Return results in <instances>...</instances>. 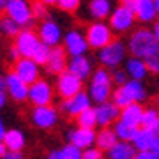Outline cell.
Returning <instances> with one entry per match:
<instances>
[{"instance_id": "obj_1", "label": "cell", "mask_w": 159, "mask_h": 159, "mask_svg": "<svg viewBox=\"0 0 159 159\" xmlns=\"http://www.w3.org/2000/svg\"><path fill=\"white\" fill-rule=\"evenodd\" d=\"M157 44L159 43H157V39H156L154 32H150V30H147V29H140L131 35L129 50H131V53H133L134 57L145 58L156 50Z\"/></svg>"}, {"instance_id": "obj_2", "label": "cell", "mask_w": 159, "mask_h": 159, "mask_svg": "<svg viewBox=\"0 0 159 159\" xmlns=\"http://www.w3.org/2000/svg\"><path fill=\"white\" fill-rule=\"evenodd\" d=\"M111 81L113 78L110 76L108 71H104V69H97L96 73L92 74V83H90V94L92 101L96 102H104L108 101L110 96H111Z\"/></svg>"}, {"instance_id": "obj_3", "label": "cell", "mask_w": 159, "mask_h": 159, "mask_svg": "<svg viewBox=\"0 0 159 159\" xmlns=\"http://www.w3.org/2000/svg\"><path fill=\"white\" fill-rule=\"evenodd\" d=\"M6 14L16 20L25 29H30L34 25L32 6H29L27 0H6Z\"/></svg>"}, {"instance_id": "obj_4", "label": "cell", "mask_w": 159, "mask_h": 159, "mask_svg": "<svg viewBox=\"0 0 159 159\" xmlns=\"http://www.w3.org/2000/svg\"><path fill=\"white\" fill-rule=\"evenodd\" d=\"M83 80L78 78L76 74H73L69 69H66L64 73L58 74V80H57V92L58 96L62 97V99H69V97L76 96L78 92H81V83Z\"/></svg>"}, {"instance_id": "obj_5", "label": "cell", "mask_w": 159, "mask_h": 159, "mask_svg": "<svg viewBox=\"0 0 159 159\" xmlns=\"http://www.w3.org/2000/svg\"><path fill=\"white\" fill-rule=\"evenodd\" d=\"M87 41H89L90 48H97V50L104 48L106 44H110V43L113 41L111 27H108L104 21L90 25L89 30H87Z\"/></svg>"}, {"instance_id": "obj_6", "label": "cell", "mask_w": 159, "mask_h": 159, "mask_svg": "<svg viewBox=\"0 0 159 159\" xmlns=\"http://www.w3.org/2000/svg\"><path fill=\"white\" fill-rule=\"evenodd\" d=\"M41 44H43V41H41L39 34H35L30 29H23L16 35V46L21 53V57H34V53Z\"/></svg>"}, {"instance_id": "obj_7", "label": "cell", "mask_w": 159, "mask_h": 159, "mask_svg": "<svg viewBox=\"0 0 159 159\" xmlns=\"http://www.w3.org/2000/svg\"><path fill=\"white\" fill-rule=\"evenodd\" d=\"M125 57V48L120 41H111L110 44H106L104 48H101V53H99V60H101L102 66L106 67H117Z\"/></svg>"}, {"instance_id": "obj_8", "label": "cell", "mask_w": 159, "mask_h": 159, "mask_svg": "<svg viewBox=\"0 0 159 159\" xmlns=\"http://www.w3.org/2000/svg\"><path fill=\"white\" fill-rule=\"evenodd\" d=\"M14 73L23 80L27 81L29 85H32L34 81L39 80V64L35 62L32 57H20L14 62Z\"/></svg>"}, {"instance_id": "obj_9", "label": "cell", "mask_w": 159, "mask_h": 159, "mask_svg": "<svg viewBox=\"0 0 159 159\" xmlns=\"http://www.w3.org/2000/svg\"><path fill=\"white\" fill-rule=\"evenodd\" d=\"M136 20V12L125 6H120L113 11V14L110 16V27L115 32H125L127 29L133 27V23Z\"/></svg>"}, {"instance_id": "obj_10", "label": "cell", "mask_w": 159, "mask_h": 159, "mask_svg": "<svg viewBox=\"0 0 159 159\" xmlns=\"http://www.w3.org/2000/svg\"><path fill=\"white\" fill-rule=\"evenodd\" d=\"M90 101H92L90 94H85V92L81 90L76 96L69 97V99H64L62 104H60V110H62L64 113H67L69 117H78L81 111L90 108Z\"/></svg>"}, {"instance_id": "obj_11", "label": "cell", "mask_w": 159, "mask_h": 159, "mask_svg": "<svg viewBox=\"0 0 159 159\" xmlns=\"http://www.w3.org/2000/svg\"><path fill=\"white\" fill-rule=\"evenodd\" d=\"M51 99H53V92H51V87L48 81L44 80H37L30 85L29 90V101L34 104V106H44V104H51Z\"/></svg>"}, {"instance_id": "obj_12", "label": "cell", "mask_w": 159, "mask_h": 159, "mask_svg": "<svg viewBox=\"0 0 159 159\" xmlns=\"http://www.w3.org/2000/svg\"><path fill=\"white\" fill-rule=\"evenodd\" d=\"M32 122L41 129H50L57 124V110L44 104V106H35L32 111Z\"/></svg>"}, {"instance_id": "obj_13", "label": "cell", "mask_w": 159, "mask_h": 159, "mask_svg": "<svg viewBox=\"0 0 159 159\" xmlns=\"http://www.w3.org/2000/svg\"><path fill=\"white\" fill-rule=\"evenodd\" d=\"M89 46L90 44H89L87 37H83L78 30H71V32H67L66 37H64V48H66V51H67L71 57L83 55Z\"/></svg>"}, {"instance_id": "obj_14", "label": "cell", "mask_w": 159, "mask_h": 159, "mask_svg": "<svg viewBox=\"0 0 159 159\" xmlns=\"http://www.w3.org/2000/svg\"><path fill=\"white\" fill-rule=\"evenodd\" d=\"M29 90H30V85L27 81H23L14 71L7 74V92L11 94V97L14 101L29 99Z\"/></svg>"}, {"instance_id": "obj_15", "label": "cell", "mask_w": 159, "mask_h": 159, "mask_svg": "<svg viewBox=\"0 0 159 159\" xmlns=\"http://www.w3.org/2000/svg\"><path fill=\"white\" fill-rule=\"evenodd\" d=\"M96 110H97V124L101 127H108L110 124H113L117 119H120V111H122L120 106L108 101L99 102V106Z\"/></svg>"}, {"instance_id": "obj_16", "label": "cell", "mask_w": 159, "mask_h": 159, "mask_svg": "<svg viewBox=\"0 0 159 159\" xmlns=\"http://www.w3.org/2000/svg\"><path fill=\"white\" fill-rule=\"evenodd\" d=\"M39 37L44 44L53 48V46H58V43H60L62 30H60V27H58L55 21L46 20V21L41 23V27H39Z\"/></svg>"}, {"instance_id": "obj_17", "label": "cell", "mask_w": 159, "mask_h": 159, "mask_svg": "<svg viewBox=\"0 0 159 159\" xmlns=\"http://www.w3.org/2000/svg\"><path fill=\"white\" fill-rule=\"evenodd\" d=\"M66 48H60V46H53L50 53V58H48V64H46V69L48 73L51 74H60L66 71L67 67V62H66Z\"/></svg>"}, {"instance_id": "obj_18", "label": "cell", "mask_w": 159, "mask_h": 159, "mask_svg": "<svg viewBox=\"0 0 159 159\" xmlns=\"http://www.w3.org/2000/svg\"><path fill=\"white\" fill-rule=\"evenodd\" d=\"M97 134L94 133L92 127H81L80 125L76 131H71L69 133V142L78 145L80 148H89L92 143H96Z\"/></svg>"}, {"instance_id": "obj_19", "label": "cell", "mask_w": 159, "mask_h": 159, "mask_svg": "<svg viewBox=\"0 0 159 159\" xmlns=\"http://www.w3.org/2000/svg\"><path fill=\"white\" fill-rule=\"evenodd\" d=\"M138 148L134 147V143L131 145L129 142L120 140L108 150V157L110 159H136Z\"/></svg>"}, {"instance_id": "obj_20", "label": "cell", "mask_w": 159, "mask_h": 159, "mask_svg": "<svg viewBox=\"0 0 159 159\" xmlns=\"http://www.w3.org/2000/svg\"><path fill=\"white\" fill-rule=\"evenodd\" d=\"M67 69L73 74H76L78 78L85 80L89 78V74L92 71V62L83 55H76V57H71V60L67 62Z\"/></svg>"}, {"instance_id": "obj_21", "label": "cell", "mask_w": 159, "mask_h": 159, "mask_svg": "<svg viewBox=\"0 0 159 159\" xmlns=\"http://www.w3.org/2000/svg\"><path fill=\"white\" fill-rule=\"evenodd\" d=\"M143 111L145 110L134 101V102H131V104H127L125 108H122V111H120V120L125 122V124H131V125H136L138 127V125H142Z\"/></svg>"}, {"instance_id": "obj_22", "label": "cell", "mask_w": 159, "mask_h": 159, "mask_svg": "<svg viewBox=\"0 0 159 159\" xmlns=\"http://www.w3.org/2000/svg\"><path fill=\"white\" fill-rule=\"evenodd\" d=\"M156 133H154V129H150V127H140L136 133V136H134V140H133V143H134V147L138 148V150H150V147H152L154 140H156Z\"/></svg>"}, {"instance_id": "obj_23", "label": "cell", "mask_w": 159, "mask_h": 159, "mask_svg": "<svg viewBox=\"0 0 159 159\" xmlns=\"http://www.w3.org/2000/svg\"><path fill=\"white\" fill-rule=\"evenodd\" d=\"M136 18L140 21L147 23L156 20L157 16V9H156V2L154 0H138V6H136Z\"/></svg>"}, {"instance_id": "obj_24", "label": "cell", "mask_w": 159, "mask_h": 159, "mask_svg": "<svg viewBox=\"0 0 159 159\" xmlns=\"http://www.w3.org/2000/svg\"><path fill=\"white\" fill-rule=\"evenodd\" d=\"M125 71H127V74H129L131 78L134 80H143L145 78V74L148 73V67L147 64H145V60L140 57H133L125 62Z\"/></svg>"}, {"instance_id": "obj_25", "label": "cell", "mask_w": 159, "mask_h": 159, "mask_svg": "<svg viewBox=\"0 0 159 159\" xmlns=\"http://www.w3.org/2000/svg\"><path fill=\"white\" fill-rule=\"evenodd\" d=\"M119 136H117V133L115 129H108V127H102L101 133H97V138H96V145L101 150H110V148L113 147L115 143H117Z\"/></svg>"}, {"instance_id": "obj_26", "label": "cell", "mask_w": 159, "mask_h": 159, "mask_svg": "<svg viewBox=\"0 0 159 159\" xmlns=\"http://www.w3.org/2000/svg\"><path fill=\"white\" fill-rule=\"evenodd\" d=\"M4 143H6L7 150H21V148L25 147V136H23L21 131L11 129V131H7L6 133Z\"/></svg>"}, {"instance_id": "obj_27", "label": "cell", "mask_w": 159, "mask_h": 159, "mask_svg": "<svg viewBox=\"0 0 159 159\" xmlns=\"http://www.w3.org/2000/svg\"><path fill=\"white\" fill-rule=\"evenodd\" d=\"M138 129H140V127L125 124L122 120H119V122L115 124V133H117V136H119V140H124V142H133L134 136H136Z\"/></svg>"}, {"instance_id": "obj_28", "label": "cell", "mask_w": 159, "mask_h": 159, "mask_svg": "<svg viewBox=\"0 0 159 159\" xmlns=\"http://www.w3.org/2000/svg\"><path fill=\"white\" fill-rule=\"evenodd\" d=\"M111 6H110V0H92L90 2V14L97 20H104L110 14Z\"/></svg>"}, {"instance_id": "obj_29", "label": "cell", "mask_w": 159, "mask_h": 159, "mask_svg": "<svg viewBox=\"0 0 159 159\" xmlns=\"http://www.w3.org/2000/svg\"><path fill=\"white\" fill-rule=\"evenodd\" d=\"M125 90L131 94V97H133V101H143L145 99V89H143L142 85V80H134V78H131L129 81H125Z\"/></svg>"}, {"instance_id": "obj_30", "label": "cell", "mask_w": 159, "mask_h": 159, "mask_svg": "<svg viewBox=\"0 0 159 159\" xmlns=\"http://www.w3.org/2000/svg\"><path fill=\"white\" fill-rule=\"evenodd\" d=\"M76 122H78V125H81V127H92V129H94V125L97 124V110L96 108H87L85 111H81V113L76 117Z\"/></svg>"}, {"instance_id": "obj_31", "label": "cell", "mask_w": 159, "mask_h": 159, "mask_svg": "<svg viewBox=\"0 0 159 159\" xmlns=\"http://www.w3.org/2000/svg\"><path fill=\"white\" fill-rule=\"evenodd\" d=\"M0 27H2V30H4V34L6 35H11V37H16L21 30H20V23L16 21V20H12L9 14H6V16H2V20H0Z\"/></svg>"}, {"instance_id": "obj_32", "label": "cell", "mask_w": 159, "mask_h": 159, "mask_svg": "<svg viewBox=\"0 0 159 159\" xmlns=\"http://www.w3.org/2000/svg\"><path fill=\"white\" fill-rule=\"evenodd\" d=\"M111 97H113V102L117 104V106H120V108H125L127 104L134 102V101H133V97H131V94L125 90L124 85H120L119 89H117V90L111 94Z\"/></svg>"}, {"instance_id": "obj_33", "label": "cell", "mask_w": 159, "mask_h": 159, "mask_svg": "<svg viewBox=\"0 0 159 159\" xmlns=\"http://www.w3.org/2000/svg\"><path fill=\"white\" fill-rule=\"evenodd\" d=\"M83 148H80L78 145H74V143H69L66 147L60 150L62 154V159H83V152H81Z\"/></svg>"}, {"instance_id": "obj_34", "label": "cell", "mask_w": 159, "mask_h": 159, "mask_svg": "<svg viewBox=\"0 0 159 159\" xmlns=\"http://www.w3.org/2000/svg\"><path fill=\"white\" fill-rule=\"evenodd\" d=\"M50 53H51V46H48V44L43 43V44L37 48V51L34 53L32 58H34L39 66H46V64H48V58H50Z\"/></svg>"}, {"instance_id": "obj_35", "label": "cell", "mask_w": 159, "mask_h": 159, "mask_svg": "<svg viewBox=\"0 0 159 159\" xmlns=\"http://www.w3.org/2000/svg\"><path fill=\"white\" fill-rule=\"evenodd\" d=\"M143 60H145V64H147V67H148L150 73L157 74L159 73V44L156 46V50H154L148 57L143 58Z\"/></svg>"}, {"instance_id": "obj_36", "label": "cell", "mask_w": 159, "mask_h": 159, "mask_svg": "<svg viewBox=\"0 0 159 159\" xmlns=\"http://www.w3.org/2000/svg\"><path fill=\"white\" fill-rule=\"evenodd\" d=\"M48 4L43 2V0H34V4H32V14L34 18H39V20H48L50 16V12H48Z\"/></svg>"}, {"instance_id": "obj_37", "label": "cell", "mask_w": 159, "mask_h": 159, "mask_svg": "<svg viewBox=\"0 0 159 159\" xmlns=\"http://www.w3.org/2000/svg\"><path fill=\"white\" fill-rule=\"evenodd\" d=\"M157 120H159V111H157V110L148 108V110L143 111V119H142V125H143V127H150V129H152Z\"/></svg>"}, {"instance_id": "obj_38", "label": "cell", "mask_w": 159, "mask_h": 159, "mask_svg": "<svg viewBox=\"0 0 159 159\" xmlns=\"http://www.w3.org/2000/svg\"><path fill=\"white\" fill-rule=\"evenodd\" d=\"M57 6L66 12H74L80 6V0H58Z\"/></svg>"}, {"instance_id": "obj_39", "label": "cell", "mask_w": 159, "mask_h": 159, "mask_svg": "<svg viewBox=\"0 0 159 159\" xmlns=\"http://www.w3.org/2000/svg\"><path fill=\"white\" fill-rule=\"evenodd\" d=\"M102 150L99 147L97 148H85V152H83V159H102Z\"/></svg>"}, {"instance_id": "obj_40", "label": "cell", "mask_w": 159, "mask_h": 159, "mask_svg": "<svg viewBox=\"0 0 159 159\" xmlns=\"http://www.w3.org/2000/svg\"><path fill=\"white\" fill-rule=\"evenodd\" d=\"M111 78H113V83H117L119 87L125 85V81H127V71H113Z\"/></svg>"}, {"instance_id": "obj_41", "label": "cell", "mask_w": 159, "mask_h": 159, "mask_svg": "<svg viewBox=\"0 0 159 159\" xmlns=\"http://www.w3.org/2000/svg\"><path fill=\"white\" fill-rule=\"evenodd\" d=\"M136 159H159L152 150H138Z\"/></svg>"}, {"instance_id": "obj_42", "label": "cell", "mask_w": 159, "mask_h": 159, "mask_svg": "<svg viewBox=\"0 0 159 159\" xmlns=\"http://www.w3.org/2000/svg\"><path fill=\"white\" fill-rule=\"evenodd\" d=\"M4 159H23L21 156V150H7Z\"/></svg>"}, {"instance_id": "obj_43", "label": "cell", "mask_w": 159, "mask_h": 159, "mask_svg": "<svg viewBox=\"0 0 159 159\" xmlns=\"http://www.w3.org/2000/svg\"><path fill=\"white\" fill-rule=\"evenodd\" d=\"M9 57H11L12 62H16L18 58L21 57V53H20V50H18V46H16V44H14V46L11 48V50H9Z\"/></svg>"}, {"instance_id": "obj_44", "label": "cell", "mask_w": 159, "mask_h": 159, "mask_svg": "<svg viewBox=\"0 0 159 159\" xmlns=\"http://www.w3.org/2000/svg\"><path fill=\"white\" fill-rule=\"evenodd\" d=\"M122 2V6L129 7V9H133V11H136V6H138V0H120Z\"/></svg>"}, {"instance_id": "obj_45", "label": "cell", "mask_w": 159, "mask_h": 159, "mask_svg": "<svg viewBox=\"0 0 159 159\" xmlns=\"http://www.w3.org/2000/svg\"><path fill=\"white\" fill-rule=\"evenodd\" d=\"M150 150H152V152L159 157V134L156 136V140H154V143H152V147H150Z\"/></svg>"}, {"instance_id": "obj_46", "label": "cell", "mask_w": 159, "mask_h": 159, "mask_svg": "<svg viewBox=\"0 0 159 159\" xmlns=\"http://www.w3.org/2000/svg\"><path fill=\"white\" fill-rule=\"evenodd\" d=\"M0 90L6 92L7 90V76L4 78V76H0Z\"/></svg>"}, {"instance_id": "obj_47", "label": "cell", "mask_w": 159, "mask_h": 159, "mask_svg": "<svg viewBox=\"0 0 159 159\" xmlns=\"http://www.w3.org/2000/svg\"><path fill=\"white\" fill-rule=\"evenodd\" d=\"M7 152V147H6V143H4V140H0V157H4Z\"/></svg>"}, {"instance_id": "obj_48", "label": "cell", "mask_w": 159, "mask_h": 159, "mask_svg": "<svg viewBox=\"0 0 159 159\" xmlns=\"http://www.w3.org/2000/svg\"><path fill=\"white\" fill-rule=\"evenodd\" d=\"M48 159H62V154L55 150V152H51L50 156H48Z\"/></svg>"}, {"instance_id": "obj_49", "label": "cell", "mask_w": 159, "mask_h": 159, "mask_svg": "<svg viewBox=\"0 0 159 159\" xmlns=\"http://www.w3.org/2000/svg\"><path fill=\"white\" fill-rule=\"evenodd\" d=\"M6 127H4V122H2V120H0V140H4V136H6Z\"/></svg>"}, {"instance_id": "obj_50", "label": "cell", "mask_w": 159, "mask_h": 159, "mask_svg": "<svg viewBox=\"0 0 159 159\" xmlns=\"http://www.w3.org/2000/svg\"><path fill=\"white\" fill-rule=\"evenodd\" d=\"M152 32H154V35H156V39H157V43H159V21L154 25V30H152Z\"/></svg>"}, {"instance_id": "obj_51", "label": "cell", "mask_w": 159, "mask_h": 159, "mask_svg": "<svg viewBox=\"0 0 159 159\" xmlns=\"http://www.w3.org/2000/svg\"><path fill=\"white\" fill-rule=\"evenodd\" d=\"M4 104H6V94H4V92L0 90V108H2Z\"/></svg>"}, {"instance_id": "obj_52", "label": "cell", "mask_w": 159, "mask_h": 159, "mask_svg": "<svg viewBox=\"0 0 159 159\" xmlns=\"http://www.w3.org/2000/svg\"><path fill=\"white\" fill-rule=\"evenodd\" d=\"M6 11V0H0V12Z\"/></svg>"}, {"instance_id": "obj_53", "label": "cell", "mask_w": 159, "mask_h": 159, "mask_svg": "<svg viewBox=\"0 0 159 159\" xmlns=\"http://www.w3.org/2000/svg\"><path fill=\"white\" fill-rule=\"evenodd\" d=\"M152 129H154V133H156V134H159V120L156 122V125H154Z\"/></svg>"}, {"instance_id": "obj_54", "label": "cell", "mask_w": 159, "mask_h": 159, "mask_svg": "<svg viewBox=\"0 0 159 159\" xmlns=\"http://www.w3.org/2000/svg\"><path fill=\"white\" fill-rule=\"evenodd\" d=\"M43 2H46V4H48V6H50V4H57L58 0H43Z\"/></svg>"}, {"instance_id": "obj_55", "label": "cell", "mask_w": 159, "mask_h": 159, "mask_svg": "<svg viewBox=\"0 0 159 159\" xmlns=\"http://www.w3.org/2000/svg\"><path fill=\"white\" fill-rule=\"evenodd\" d=\"M156 2V9H157V14H159V0H154Z\"/></svg>"}, {"instance_id": "obj_56", "label": "cell", "mask_w": 159, "mask_h": 159, "mask_svg": "<svg viewBox=\"0 0 159 159\" xmlns=\"http://www.w3.org/2000/svg\"><path fill=\"white\" fill-rule=\"evenodd\" d=\"M0 30H2V27H0Z\"/></svg>"}]
</instances>
